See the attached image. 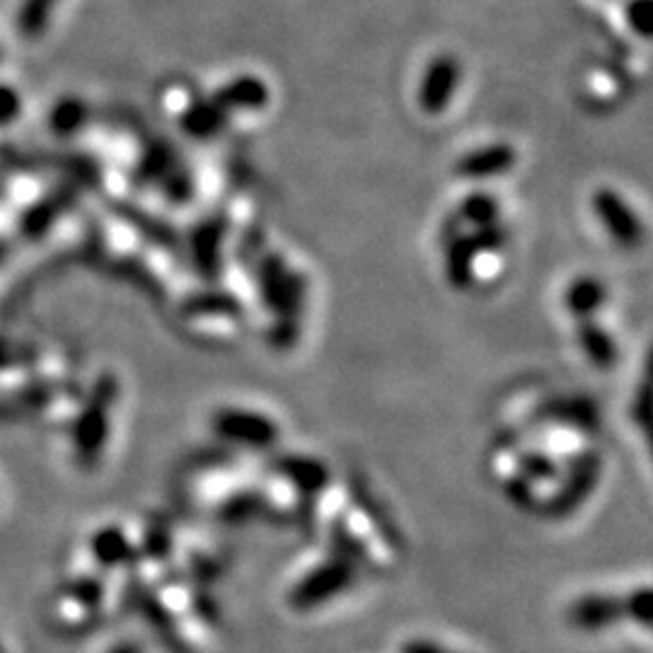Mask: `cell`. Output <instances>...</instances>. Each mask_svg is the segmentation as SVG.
Instances as JSON below:
<instances>
[{
    "label": "cell",
    "mask_w": 653,
    "mask_h": 653,
    "mask_svg": "<svg viewBox=\"0 0 653 653\" xmlns=\"http://www.w3.org/2000/svg\"><path fill=\"white\" fill-rule=\"evenodd\" d=\"M119 397V385L114 375H102L90 389V397L85 403H80L73 419L71 443L75 460L83 467H95L100 463L102 453L109 439L112 429V411L114 403Z\"/></svg>",
    "instance_id": "cell-1"
},
{
    "label": "cell",
    "mask_w": 653,
    "mask_h": 653,
    "mask_svg": "<svg viewBox=\"0 0 653 653\" xmlns=\"http://www.w3.org/2000/svg\"><path fill=\"white\" fill-rule=\"evenodd\" d=\"M182 317L191 335L209 343H231L245 327L243 305L231 293L194 295L182 307Z\"/></svg>",
    "instance_id": "cell-2"
},
{
    "label": "cell",
    "mask_w": 653,
    "mask_h": 653,
    "mask_svg": "<svg viewBox=\"0 0 653 653\" xmlns=\"http://www.w3.org/2000/svg\"><path fill=\"white\" fill-rule=\"evenodd\" d=\"M357 583V564L343 557L319 561L295 581L289 593V605L295 613H313L347 593Z\"/></svg>",
    "instance_id": "cell-3"
},
{
    "label": "cell",
    "mask_w": 653,
    "mask_h": 653,
    "mask_svg": "<svg viewBox=\"0 0 653 653\" xmlns=\"http://www.w3.org/2000/svg\"><path fill=\"white\" fill-rule=\"evenodd\" d=\"M600 479V460L595 453H588L579 457V460H571V467L567 473H561L555 491L545 497L540 511H545L549 518H567L579 506L586 501L593 489L598 487Z\"/></svg>",
    "instance_id": "cell-4"
},
{
    "label": "cell",
    "mask_w": 653,
    "mask_h": 653,
    "mask_svg": "<svg viewBox=\"0 0 653 653\" xmlns=\"http://www.w3.org/2000/svg\"><path fill=\"white\" fill-rule=\"evenodd\" d=\"M213 431L221 435L223 441H231L235 445H245V448L265 451L271 448L279 441V423L269 415H261L257 409L245 407H223L218 409V415L211 419Z\"/></svg>",
    "instance_id": "cell-5"
},
{
    "label": "cell",
    "mask_w": 653,
    "mask_h": 653,
    "mask_svg": "<svg viewBox=\"0 0 653 653\" xmlns=\"http://www.w3.org/2000/svg\"><path fill=\"white\" fill-rule=\"evenodd\" d=\"M591 209L598 215V223L605 228V233L610 235L613 243L627 249L644 243V223L639 221L637 211H632V206L625 201L620 191L610 187H600L598 191H593Z\"/></svg>",
    "instance_id": "cell-6"
},
{
    "label": "cell",
    "mask_w": 653,
    "mask_h": 653,
    "mask_svg": "<svg viewBox=\"0 0 653 653\" xmlns=\"http://www.w3.org/2000/svg\"><path fill=\"white\" fill-rule=\"evenodd\" d=\"M460 75L463 71L455 56H435L421 78L417 95L419 109L427 114V117H439V114L448 109L457 93V85H460Z\"/></svg>",
    "instance_id": "cell-7"
},
{
    "label": "cell",
    "mask_w": 653,
    "mask_h": 653,
    "mask_svg": "<svg viewBox=\"0 0 653 653\" xmlns=\"http://www.w3.org/2000/svg\"><path fill=\"white\" fill-rule=\"evenodd\" d=\"M625 620V595L583 593L567 607V622L586 634H598Z\"/></svg>",
    "instance_id": "cell-8"
},
{
    "label": "cell",
    "mask_w": 653,
    "mask_h": 653,
    "mask_svg": "<svg viewBox=\"0 0 653 653\" xmlns=\"http://www.w3.org/2000/svg\"><path fill=\"white\" fill-rule=\"evenodd\" d=\"M518 163V153L511 143H489L482 148H475V151L465 153L457 160V175L469 179V182H487L491 177H501L511 172Z\"/></svg>",
    "instance_id": "cell-9"
},
{
    "label": "cell",
    "mask_w": 653,
    "mask_h": 653,
    "mask_svg": "<svg viewBox=\"0 0 653 653\" xmlns=\"http://www.w3.org/2000/svg\"><path fill=\"white\" fill-rule=\"evenodd\" d=\"M225 114H255L269 107V85L257 75H237L215 90L211 97Z\"/></svg>",
    "instance_id": "cell-10"
},
{
    "label": "cell",
    "mask_w": 653,
    "mask_h": 653,
    "mask_svg": "<svg viewBox=\"0 0 653 653\" xmlns=\"http://www.w3.org/2000/svg\"><path fill=\"white\" fill-rule=\"evenodd\" d=\"M271 473L281 477L295 494L303 497H315L329 485L327 467L311 455H283L273 465Z\"/></svg>",
    "instance_id": "cell-11"
},
{
    "label": "cell",
    "mask_w": 653,
    "mask_h": 653,
    "mask_svg": "<svg viewBox=\"0 0 653 653\" xmlns=\"http://www.w3.org/2000/svg\"><path fill=\"white\" fill-rule=\"evenodd\" d=\"M177 119L182 129L194 136V139H211V136L221 131L228 114L213 100L189 97L185 107L177 112Z\"/></svg>",
    "instance_id": "cell-12"
},
{
    "label": "cell",
    "mask_w": 653,
    "mask_h": 653,
    "mask_svg": "<svg viewBox=\"0 0 653 653\" xmlns=\"http://www.w3.org/2000/svg\"><path fill=\"white\" fill-rule=\"evenodd\" d=\"M579 347L598 369H610L617 361V341L595 317L579 319Z\"/></svg>",
    "instance_id": "cell-13"
},
{
    "label": "cell",
    "mask_w": 653,
    "mask_h": 653,
    "mask_svg": "<svg viewBox=\"0 0 653 653\" xmlns=\"http://www.w3.org/2000/svg\"><path fill=\"white\" fill-rule=\"evenodd\" d=\"M607 301V291L603 281L593 279V277H579L567 285L564 291V307L571 317L576 319H586L595 317Z\"/></svg>",
    "instance_id": "cell-14"
},
{
    "label": "cell",
    "mask_w": 653,
    "mask_h": 653,
    "mask_svg": "<svg viewBox=\"0 0 653 653\" xmlns=\"http://www.w3.org/2000/svg\"><path fill=\"white\" fill-rule=\"evenodd\" d=\"M90 552H93L100 567L117 569L129 564L133 559V545L129 540V535H126L121 528H117V525H107V528H102L93 535V540H90Z\"/></svg>",
    "instance_id": "cell-15"
},
{
    "label": "cell",
    "mask_w": 653,
    "mask_h": 653,
    "mask_svg": "<svg viewBox=\"0 0 653 653\" xmlns=\"http://www.w3.org/2000/svg\"><path fill=\"white\" fill-rule=\"evenodd\" d=\"M457 221H463L469 228H485L501 223V203L485 189L469 191L467 197L457 206Z\"/></svg>",
    "instance_id": "cell-16"
},
{
    "label": "cell",
    "mask_w": 653,
    "mask_h": 653,
    "mask_svg": "<svg viewBox=\"0 0 653 653\" xmlns=\"http://www.w3.org/2000/svg\"><path fill=\"white\" fill-rule=\"evenodd\" d=\"M88 105L80 97H63L49 112V126L56 136H73L88 124Z\"/></svg>",
    "instance_id": "cell-17"
},
{
    "label": "cell",
    "mask_w": 653,
    "mask_h": 653,
    "mask_svg": "<svg viewBox=\"0 0 653 653\" xmlns=\"http://www.w3.org/2000/svg\"><path fill=\"white\" fill-rule=\"evenodd\" d=\"M59 0H22L18 10V30L27 39H37L49 27V18Z\"/></svg>",
    "instance_id": "cell-18"
},
{
    "label": "cell",
    "mask_w": 653,
    "mask_h": 653,
    "mask_svg": "<svg viewBox=\"0 0 653 653\" xmlns=\"http://www.w3.org/2000/svg\"><path fill=\"white\" fill-rule=\"evenodd\" d=\"M625 617L639 625L641 629H651L653 622V600H651V588L641 586L632 593L625 595Z\"/></svg>",
    "instance_id": "cell-19"
},
{
    "label": "cell",
    "mask_w": 653,
    "mask_h": 653,
    "mask_svg": "<svg viewBox=\"0 0 653 653\" xmlns=\"http://www.w3.org/2000/svg\"><path fill=\"white\" fill-rule=\"evenodd\" d=\"M627 27L641 39L651 37V0H629L625 5Z\"/></svg>",
    "instance_id": "cell-20"
},
{
    "label": "cell",
    "mask_w": 653,
    "mask_h": 653,
    "mask_svg": "<svg viewBox=\"0 0 653 653\" xmlns=\"http://www.w3.org/2000/svg\"><path fill=\"white\" fill-rule=\"evenodd\" d=\"M22 114V97L13 85L0 83V129L13 126Z\"/></svg>",
    "instance_id": "cell-21"
},
{
    "label": "cell",
    "mask_w": 653,
    "mask_h": 653,
    "mask_svg": "<svg viewBox=\"0 0 653 653\" xmlns=\"http://www.w3.org/2000/svg\"><path fill=\"white\" fill-rule=\"evenodd\" d=\"M102 593H105V588H102L100 579H80L68 588V595H71L73 600L83 603L85 607H95L102 598Z\"/></svg>",
    "instance_id": "cell-22"
},
{
    "label": "cell",
    "mask_w": 653,
    "mask_h": 653,
    "mask_svg": "<svg viewBox=\"0 0 653 653\" xmlns=\"http://www.w3.org/2000/svg\"><path fill=\"white\" fill-rule=\"evenodd\" d=\"M399 653H460V651H453L433 639H407L405 644L399 646Z\"/></svg>",
    "instance_id": "cell-23"
},
{
    "label": "cell",
    "mask_w": 653,
    "mask_h": 653,
    "mask_svg": "<svg viewBox=\"0 0 653 653\" xmlns=\"http://www.w3.org/2000/svg\"><path fill=\"white\" fill-rule=\"evenodd\" d=\"M107 653H143V651H141V646L131 644V641H124V644L114 646V649H112V651H107Z\"/></svg>",
    "instance_id": "cell-24"
}]
</instances>
